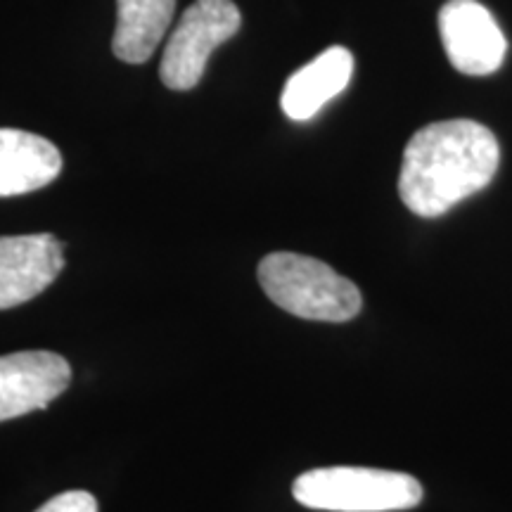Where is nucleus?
<instances>
[{
  "label": "nucleus",
  "mask_w": 512,
  "mask_h": 512,
  "mask_svg": "<svg viewBox=\"0 0 512 512\" xmlns=\"http://www.w3.org/2000/svg\"><path fill=\"white\" fill-rule=\"evenodd\" d=\"M501 147L472 119H448L420 128L403 150L399 195L422 216L437 219L494 181Z\"/></svg>",
  "instance_id": "obj_1"
},
{
  "label": "nucleus",
  "mask_w": 512,
  "mask_h": 512,
  "mask_svg": "<svg viewBox=\"0 0 512 512\" xmlns=\"http://www.w3.org/2000/svg\"><path fill=\"white\" fill-rule=\"evenodd\" d=\"M266 297L287 313L323 323H347L361 313V290L313 256L273 252L256 271Z\"/></svg>",
  "instance_id": "obj_2"
},
{
  "label": "nucleus",
  "mask_w": 512,
  "mask_h": 512,
  "mask_svg": "<svg viewBox=\"0 0 512 512\" xmlns=\"http://www.w3.org/2000/svg\"><path fill=\"white\" fill-rule=\"evenodd\" d=\"M292 496L311 510L394 512L422 501V486L403 472L373 467H318L294 479Z\"/></svg>",
  "instance_id": "obj_3"
},
{
  "label": "nucleus",
  "mask_w": 512,
  "mask_h": 512,
  "mask_svg": "<svg viewBox=\"0 0 512 512\" xmlns=\"http://www.w3.org/2000/svg\"><path fill=\"white\" fill-rule=\"evenodd\" d=\"M242 27V15L233 0H195L164 48L159 76L171 91H192L202 81L211 53Z\"/></svg>",
  "instance_id": "obj_4"
},
{
  "label": "nucleus",
  "mask_w": 512,
  "mask_h": 512,
  "mask_svg": "<svg viewBox=\"0 0 512 512\" xmlns=\"http://www.w3.org/2000/svg\"><path fill=\"white\" fill-rule=\"evenodd\" d=\"M439 34L448 62L467 76L494 74L505 60L501 27L477 0H448L439 12Z\"/></svg>",
  "instance_id": "obj_5"
},
{
  "label": "nucleus",
  "mask_w": 512,
  "mask_h": 512,
  "mask_svg": "<svg viewBox=\"0 0 512 512\" xmlns=\"http://www.w3.org/2000/svg\"><path fill=\"white\" fill-rule=\"evenodd\" d=\"M72 382L67 358L53 351L0 356V422L46 411Z\"/></svg>",
  "instance_id": "obj_6"
},
{
  "label": "nucleus",
  "mask_w": 512,
  "mask_h": 512,
  "mask_svg": "<svg viewBox=\"0 0 512 512\" xmlns=\"http://www.w3.org/2000/svg\"><path fill=\"white\" fill-rule=\"evenodd\" d=\"M64 268V245L50 233L0 238V311L48 290Z\"/></svg>",
  "instance_id": "obj_7"
},
{
  "label": "nucleus",
  "mask_w": 512,
  "mask_h": 512,
  "mask_svg": "<svg viewBox=\"0 0 512 512\" xmlns=\"http://www.w3.org/2000/svg\"><path fill=\"white\" fill-rule=\"evenodd\" d=\"M62 155L48 138L0 128V197L27 195L60 176Z\"/></svg>",
  "instance_id": "obj_8"
},
{
  "label": "nucleus",
  "mask_w": 512,
  "mask_h": 512,
  "mask_svg": "<svg viewBox=\"0 0 512 512\" xmlns=\"http://www.w3.org/2000/svg\"><path fill=\"white\" fill-rule=\"evenodd\" d=\"M354 74V55L332 46L294 72L283 88L280 107L292 121H309L349 86Z\"/></svg>",
  "instance_id": "obj_9"
},
{
  "label": "nucleus",
  "mask_w": 512,
  "mask_h": 512,
  "mask_svg": "<svg viewBox=\"0 0 512 512\" xmlns=\"http://www.w3.org/2000/svg\"><path fill=\"white\" fill-rule=\"evenodd\" d=\"M176 0H117V27L112 50L121 62L143 64L169 29Z\"/></svg>",
  "instance_id": "obj_10"
},
{
  "label": "nucleus",
  "mask_w": 512,
  "mask_h": 512,
  "mask_svg": "<svg viewBox=\"0 0 512 512\" xmlns=\"http://www.w3.org/2000/svg\"><path fill=\"white\" fill-rule=\"evenodd\" d=\"M36 512H98V501L88 491H64L43 503Z\"/></svg>",
  "instance_id": "obj_11"
}]
</instances>
